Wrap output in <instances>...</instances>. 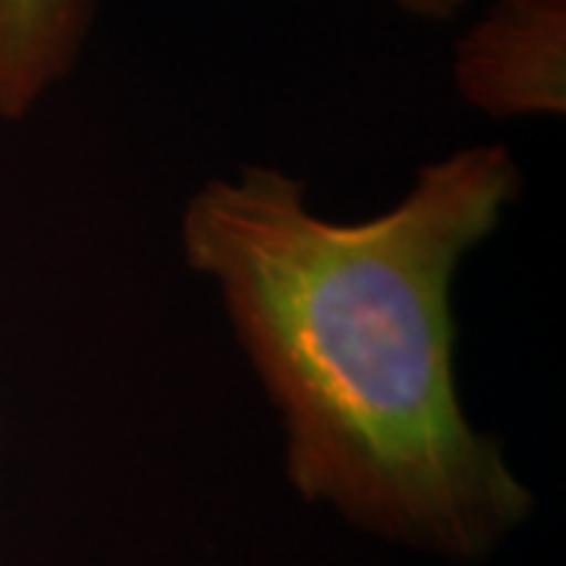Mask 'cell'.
Segmentation results:
<instances>
[{
    "mask_svg": "<svg viewBox=\"0 0 566 566\" xmlns=\"http://www.w3.org/2000/svg\"><path fill=\"white\" fill-rule=\"evenodd\" d=\"M520 192L506 145L419 170L394 208L327 221L274 167L208 180L180 245L223 312L286 431L296 491L349 523L475 560L532 510L501 447L457 390L453 281Z\"/></svg>",
    "mask_w": 566,
    "mask_h": 566,
    "instance_id": "1",
    "label": "cell"
},
{
    "mask_svg": "<svg viewBox=\"0 0 566 566\" xmlns=\"http://www.w3.org/2000/svg\"><path fill=\"white\" fill-rule=\"evenodd\" d=\"M453 80L494 117L564 114L566 0H494L457 44Z\"/></svg>",
    "mask_w": 566,
    "mask_h": 566,
    "instance_id": "2",
    "label": "cell"
},
{
    "mask_svg": "<svg viewBox=\"0 0 566 566\" xmlns=\"http://www.w3.org/2000/svg\"><path fill=\"white\" fill-rule=\"evenodd\" d=\"M98 0H0V117L20 120L80 63Z\"/></svg>",
    "mask_w": 566,
    "mask_h": 566,
    "instance_id": "3",
    "label": "cell"
},
{
    "mask_svg": "<svg viewBox=\"0 0 566 566\" xmlns=\"http://www.w3.org/2000/svg\"><path fill=\"white\" fill-rule=\"evenodd\" d=\"M394 3L416 17H424V20H447L463 7L465 0H394Z\"/></svg>",
    "mask_w": 566,
    "mask_h": 566,
    "instance_id": "4",
    "label": "cell"
}]
</instances>
